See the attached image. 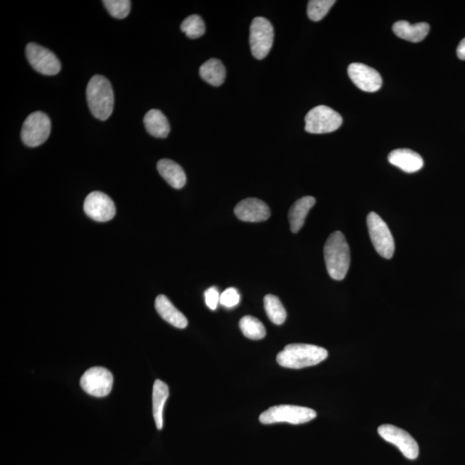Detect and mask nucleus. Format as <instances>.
I'll use <instances>...</instances> for the list:
<instances>
[{
	"label": "nucleus",
	"instance_id": "f257e3e1",
	"mask_svg": "<svg viewBox=\"0 0 465 465\" xmlns=\"http://www.w3.org/2000/svg\"><path fill=\"white\" fill-rule=\"evenodd\" d=\"M328 356L323 347L310 344H290L277 356L279 366L289 369H303L318 365Z\"/></svg>",
	"mask_w": 465,
	"mask_h": 465
},
{
	"label": "nucleus",
	"instance_id": "f03ea898",
	"mask_svg": "<svg viewBox=\"0 0 465 465\" xmlns=\"http://www.w3.org/2000/svg\"><path fill=\"white\" fill-rule=\"evenodd\" d=\"M324 258L328 274L334 280L345 279L350 267L349 243L341 231H335L327 238L324 246Z\"/></svg>",
	"mask_w": 465,
	"mask_h": 465
},
{
	"label": "nucleus",
	"instance_id": "7ed1b4c3",
	"mask_svg": "<svg viewBox=\"0 0 465 465\" xmlns=\"http://www.w3.org/2000/svg\"><path fill=\"white\" fill-rule=\"evenodd\" d=\"M87 99L90 111L97 119L105 121L111 116L114 108V92L107 78L95 76L90 80Z\"/></svg>",
	"mask_w": 465,
	"mask_h": 465
},
{
	"label": "nucleus",
	"instance_id": "20e7f679",
	"mask_svg": "<svg viewBox=\"0 0 465 465\" xmlns=\"http://www.w3.org/2000/svg\"><path fill=\"white\" fill-rule=\"evenodd\" d=\"M318 416V413L311 409L300 406L279 405L270 408L262 413L260 421L262 424L270 425L287 422L293 425L307 423Z\"/></svg>",
	"mask_w": 465,
	"mask_h": 465
},
{
	"label": "nucleus",
	"instance_id": "39448f33",
	"mask_svg": "<svg viewBox=\"0 0 465 465\" xmlns=\"http://www.w3.org/2000/svg\"><path fill=\"white\" fill-rule=\"evenodd\" d=\"M343 119L334 109L319 105L310 109L306 116V131L310 134H327L337 131Z\"/></svg>",
	"mask_w": 465,
	"mask_h": 465
},
{
	"label": "nucleus",
	"instance_id": "423d86ee",
	"mask_svg": "<svg viewBox=\"0 0 465 465\" xmlns=\"http://www.w3.org/2000/svg\"><path fill=\"white\" fill-rule=\"evenodd\" d=\"M250 47L253 56L263 60L268 56L274 42V30L267 18L257 17L250 27Z\"/></svg>",
	"mask_w": 465,
	"mask_h": 465
},
{
	"label": "nucleus",
	"instance_id": "0eeeda50",
	"mask_svg": "<svg viewBox=\"0 0 465 465\" xmlns=\"http://www.w3.org/2000/svg\"><path fill=\"white\" fill-rule=\"evenodd\" d=\"M52 132V121L44 112L37 111L27 117L23 124L21 138L23 143L30 147H36L44 144Z\"/></svg>",
	"mask_w": 465,
	"mask_h": 465
},
{
	"label": "nucleus",
	"instance_id": "6e6552de",
	"mask_svg": "<svg viewBox=\"0 0 465 465\" xmlns=\"http://www.w3.org/2000/svg\"><path fill=\"white\" fill-rule=\"evenodd\" d=\"M367 227L370 241L378 255L385 259H392L394 252V242L388 225L377 213L370 212L367 217Z\"/></svg>",
	"mask_w": 465,
	"mask_h": 465
},
{
	"label": "nucleus",
	"instance_id": "1a4fd4ad",
	"mask_svg": "<svg viewBox=\"0 0 465 465\" xmlns=\"http://www.w3.org/2000/svg\"><path fill=\"white\" fill-rule=\"evenodd\" d=\"M378 432L387 442L396 445L402 454L410 460H414L419 456V445L416 440L404 431L393 425H382Z\"/></svg>",
	"mask_w": 465,
	"mask_h": 465
},
{
	"label": "nucleus",
	"instance_id": "9d476101",
	"mask_svg": "<svg viewBox=\"0 0 465 465\" xmlns=\"http://www.w3.org/2000/svg\"><path fill=\"white\" fill-rule=\"evenodd\" d=\"M113 381L114 379L111 371L103 367H93L85 371L82 376L80 385L91 396L104 397L111 393Z\"/></svg>",
	"mask_w": 465,
	"mask_h": 465
},
{
	"label": "nucleus",
	"instance_id": "9b49d317",
	"mask_svg": "<svg viewBox=\"0 0 465 465\" xmlns=\"http://www.w3.org/2000/svg\"><path fill=\"white\" fill-rule=\"evenodd\" d=\"M30 64L37 72L44 76H56L60 73L61 66L53 52L37 44H29L25 49Z\"/></svg>",
	"mask_w": 465,
	"mask_h": 465
},
{
	"label": "nucleus",
	"instance_id": "f8f14e48",
	"mask_svg": "<svg viewBox=\"0 0 465 465\" xmlns=\"http://www.w3.org/2000/svg\"><path fill=\"white\" fill-rule=\"evenodd\" d=\"M84 210L92 220L101 222L111 220L116 215L114 202L100 191H93L88 195L84 203Z\"/></svg>",
	"mask_w": 465,
	"mask_h": 465
},
{
	"label": "nucleus",
	"instance_id": "ddd939ff",
	"mask_svg": "<svg viewBox=\"0 0 465 465\" xmlns=\"http://www.w3.org/2000/svg\"><path fill=\"white\" fill-rule=\"evenodd\" d=\"M349 74L351 81L363 92H375L382 87L380 74L370 66L362 64H351Z\"/></svg>",
	"mask_w": 465,
	"mask_h": 465
},
{
	"label": "nucleus",
	"instance_id": "4468645a",
	"mask_svg": "<svg viewBox=\"0 0 465 465\" xmlns=\"http://www.w3.org/2000/svg\"><path fill=\"white\" fill-rule=\"evenodd\" d=\"M234 214L243 222H260L267 221L271 210L265 202L255 198L244 199L234 208Z\"/></svg>",
	"mask_w": 465,
	"mask_h": 465
},
{
	"label": "nucleus",
	"instance_id": "2eb2a0df",
	"mask_svg": "<svg viewBox=\"0 0 465 465\" xmlns=\"http://www.w3.org/2000/svg\"><path fill=\"white\" fill-rule=\"evenodd\" d=\"M390 164L408 174L416 173L424 166L423 159L419 154L408 148L393 150L388 156Z\"/></svg>",
	"mask_w": 465,
	"mask_h": 465
},
{
	"label": "nucleus",
	"instance_id": "dca6fc26",
	"mask_svg": "<svg viewBox=\"0 0 465 465\" xmlns=\"http://www.w3.org/2000/svg\"><path fill=\"white\" fill-rule=\"evenodd\" d=\"M155 308L162 318L175 327L186 328L188 325L185 315L177 308L174 307L171 301L166 296L159 295L155 300Z\"/></svg>",
	"mask_w": 465,
	"mask_h": 465
},
{
	"label": "nucleus",
	"instance_id": "f3484780",
	"mask_svg": "<svg viewBox=\"0 0 465 465\" xmlns=\"http://www.w3.org/2000/svg\"><path fill=\"white\" fill-rule=\"evenodd\" d=\"M157 169L162 177L173 188L179 190L186 186V176L185 171L174 160L167 159H160L157 164Z\"/></svg>",
	"mask_w": 465,
	"mask_h": 465
},
{
	"label": "nucleus",
	"instance_id": "a211bd4d",
	"mask_svg": "<svg viewBox=\"0 0 465 465\" xmlns=\"http://www.w3.org/2000/svg\"><path fill=\"white\" fill-rule=\"evenodd\" d=\"M430 26L427 23H419L411 25L407 21H398L394 23V33L404 40L420 42L427 37Z\"/></svg>",
	"mask_w": 465,
	"mask_h": 465
},
{
	"label": "nucleus",
	"instance_id": "6ab92c4d",
	"mask_svg": "<svg viewBox=\"0 0 465 465\" xmlns=\"http://www.w3.org/2000/svg\"><path fill=\"white\" fill-rule=\"evenodd\" d=\"M315 204V198L307 196L300 198L292 205L289 211V221H290L292 233H298L303 228L308 214Z\"/></svg>",
	"mask_w": 465,
	"mask_h": 465
},
{
	"label": "nucleus",
	"instance_id": "aec40b11",
	"mask_svg": "<svg viewBox=\"0 0 465 465\" xmlns=\"http://www.w3.org/2000/svg\"><path fill=\"white\" fill-rule=\"evenodd\" d=\"M143 122L147 131L156 138H166L169 135V122L159 109H150L144 116Z\"/></svg>",
	"mask_w": 465,
	"mask_h": 465
},
{
	"label": "nucleus",
	"instance_id": "412c9836",
	"mask_svg": "<svg viewBox=\"0 0 465 465\" xmlns=\"http://www.w3.org/2000/svg\"><path fill=\"white\" fill-rule=\"evenodd\" d=\"M199 73L203 80L213 87H220L226 78L225 66L221 61L215 58L205 62L199 69Z\"/></svg>",
	"mask_w": 465,
	"mask_h": 465
},
{
	"label": "nucleus",
	"instance_id": "4be33fe9",
	"mask_svg": "<svg viewBox=\"0 0 465 465\" xmlns=\"http://www.w3.org/2000/svg\"><path fill=\"white\" fill-rule=\"evenodd\" d=\"M169 397V389L166 382L156 380L153 388V414L156 428H163V411L166 401Z\"/></svg>",
	"mask_w": 465,
	"mask_h": 465
},
{
	"label": "nucleus",
	"instance_id": "5701e85b",
	"mask_svg": "<svg viewBox=\"0 0 465 465\" xmlns=\"http://www.w3.org/2000/svg\"><path fill=\"white\" fill-rule=\"evenodd\" d=\"M264 306L268 318L276 325H282L287 318V313L277 296L269 294L264 298Z\"/></svg>",
	"mask_w": 465,
	"mask_h": 465
},
{
	"label": "nucleus",
	"instance_id": "b1692460",
	"mask_svg": "<svg viewBox=\"0 0 465 465\" xmlns=\"http://www.w3.org/2000/svg\"><path fill=\"white\" fill-rule=\"evenodd\" d=\"M240 327L244 336L253 341L263 339L267 334V330H265L263 323L251 315H246L241 318Z\"/></svg>",
	"mask_w": 465,
	"mask_h": 465
},
{
	"label": "nucleus",
	"instance_id": "393cba45",
	"mask_svg": "<svg viewBox=\"0 0 465 465\" xmlns=\"http://www.w3.org/2000/svg\"><path fill=\"white\" fill-rule=\"evenodd\" d=\"M181 30L187 37L197 39L204 36L205 25L204 20L198 15H191L181 23Z\"/></svg>",
	"mask_w": 465,
	"mask_h": 465
},
{
	"label": "nucleus",
	"instance_id": "a878e982",
	"mask_svg": "<svg viewBox=\"0 0 465 465\" xmlns=\"http://www.w3.org/2000/svg\"><path fill=\"white\" fill-rule=\"evenodd\" d=\"M334 4V0H310L308 4V18L315 22L322 20Z\"/></svg>",
	"mask_w": 465,
	"mask_h": 465
},
{
	"label": "nucleus",
	"instance_id": "bb28decb",
	"mask_svg": "<svg viewBox=\"0 0 465 465\" xmlns=\"http://www.w3.org/2000/svg\"><path fill=\"white\" fill-rule=\"evenodd\" d=\"M103 3L113 18L123 19L131 13L130 0H104Z\"/></svg>",
	"mask_w": 465,
	"mask_h": 465
},
{
	"label": "nucleus",
	"instance_id": "cd10ccee",
	"mask_svg": "<svg viewBox=\"0 0 465 465\" xmlns=\"http://www.w3.org/2000/svg\"><path fill=\"white\" fill-rule=\"evenodd\" d=\"M241 296L239 291L236 288H229L222 293L220 296V303L226 308H234L239 304Z\"/></svg>",
	"mask_w": 465,
	"mask_h": 465
},
{
	"label": "nucleus",
	"instance_id": "c85d7f7f",
	"mask_svg": "<svg viewBox=\"0 0 465 465\" xmlns=\"http://www.w3.org/2000/svg\"><path fill=\"white\" fill-rule=\"evenodd\" d=\"M220 293L216 287H210L205 293L206 306L211 310H217L218 303H220Z\"/></svg>",
	"mask_w": 465,
	"mask_h": 465
},
{
	"label": "nucleus",
	"instance_id": "c756f323",
	"mask_svg": "<svg viewBox=\"0 0 465 465\" xmlns=\"http://www.w3.org/2000/svg\"><path fill=\"white\" fill-rule=\"evenodd\" d=\"M457 56L460 60L465 61V38L459 42L458 49H457Z\"/></svg>",
	"mask_w": 465,
	"mask_h": 465
}]
</instances>
